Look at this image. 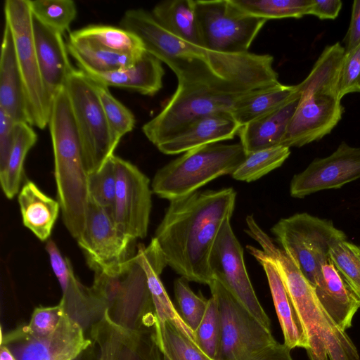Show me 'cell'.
<instances>
[{
	"label": "cell",
	"instance_id": "2e32d148",
	"mask_svg": "<svg viewBox=\"0 0 360 360\" xmlns=\"http://www.w3.org/2000/svg\"><path fill=\"white\" fill-rule=\"evenodd\" d=\"M112 158L116 173L114 224L134 240L145 238L152 208L150 180L131 162L115 155Z\"/></svg>",
	"mask_w": 360,
	"mask_h": 360
},
{
	"label": "cell",
	"instance_id": "ba28073f",
	"mask_svg": "<svg viewBox=\"0 0 360 360\" xmlns=\"http://www.w3.org/2000/svg\"><path fill=\"white\" fill-rule=\"evenodd\" d=\"M91 288L114 323L132 330L158 326L146 274L136 255L120 272L96 271Z\"/></svg>",
	"mask_w": 360,
	"mask_h": 360
},
{
	"label": "cell",
	"instance_id": "8d00e7d4",
	"mask_svg": "<svg viewBox=\"0 0 360 360\" xmlns=\"http://www.w3.org/2000/svg\"><path fill=\"white\" fill-rule=\"evenodd\" d=\"M32 15L49 28L63 34L77 15L72 0H29Z\"/></svg>",
	"mask_w": 360,
	"mask_h": 360
},
{
	"label": "cell",
	"instance_id": "f35d334b",
	"mask_svg": "<svg viewBox=\"0 0 360 360\" xmlns=\"http://www.w3.org/2000/svg\"><path fill=\"white\" fill-rule=\"evenodd\" d=\"M321 333L330 360H360L356 346L322 307Z\"/></svg>",
	"mask_w": 360,
	"mask_h": 360
},
{
	"label": "cell",
	"instance_id": "484cf974",
	"mask_svg": "<svg viewBox=\"0 0 360 360\" xmlns=\"http://www.w3.org/2000/svg\"><path fill=\"white\" fill-rule=\"evenodd\" d=\"M0 108L16 123L27 122L23 84L13 37L5 22L0 60Z\"/></svg>",
	"mask_w": 360,
	"mask_h": 360
},
{
	"label": "cell",
	"instance_id": "603a6c76",
	"mask_svg": "<svg viewBox=\"0 0 360 360\" xmlns=\"http://www.w3.org/2000/svg\"><path fill=\"white\" fill-rule=\"evenodd\" d=\"M246 249L265 271L284 343L291 349L295 347L308 349L309 345L305 329L276 265L263 250L251 245H247Z\"/></svg>",
	"mask_w": 360,
	"mask_h": 360
},
{
	"label": "cell",
	"instance_id": "74e56055",
	"mask_svg": "<svg viewBox=\"0 0 360 360\" xmlns=\"http://www.w3.org/2000/svg\"><path fill=\"white\" fill-rule=\"evenodd\" d=\"M93 81L102 104L113 141L117 146L121 139L133 130L135 125L134 116L127 108L112 95L108 86L94 79Z\"/></svg>",
	"mask_w": 360,
	"mask_h": 360
},
{
	"label": "cell",
	"instance_id": "83f0119b",
	"mask_svg": "<svg viewBox=\"0 0 360 360\" xmlns=\"http://www.w3.org/2000/svg\"><path fill=\"white\" fill-rule=\"evenodd\" d=\"M18 200L24 226L40 240H46L59 214L58 200L46 195L31 181L23 185Z\"/></svg>",
	"mask_w": 360,
	"mask_h": 360
},
{
	"label": "cell",
	"instance_id": "bcb514c9",
	"mask_svg": "<svg viewBox=\"0 0 360 360\" xmlns=\"http://www.w3.org/2000/svg\"><path fill=\"white\" fill-rule=\"evenodd\" d=\"M46 250L49 255L52 270L63 290L68 287L75 275L72 265L69 259L61 255L56 244L52 240H49L46 243Z\"/></svg>",
	"mask_w": 360,
	"mask_h": 360
},
{
	"label": "cell",
	"instance_id": "60d3db41",
	"mask_svg": "<svg viewBox=\"0 0 360 360\" xmlns=\"http://www.w3.org/2000/svg\"><path fill=\"white\" fill-rule=\"evenodd\" d=\"M329 255L332 262L360 301V245L344 240L335 244Z\"/></svg>",
	"mask_w": 360,
	"mask_h": 360
},
{
	"label": "cell",
	"instance_id": "ac0fdd59",
	"mask_svg": "<svg viewBox=\"0 0 360 360\" xmlns=\"http://www.w3.org/2000/svg\"><path fill=\"white\" fill-rule=\"evenodd\" d=\"M360 179V147L342 141L330 155L314 159L302 172L293 176L290 193L303 198L318 191L340 188Z\"/></svg>",
	"mask_w": 360,
	"mask_h": 360
},
{
	"label": "cell",
	"instance_id": "4fadbf2b",
	"mask_svg": "<svg viewBox=\"0 0 360 360\" xmlns=\"http://www.w3.org/2000/svg\"><path fill=\"white\" fill-rule=\"evenodd\" d=\"M202 47L216 53L249 52L267 20L241 13L231 0H195Z\"/></svg>",
	"mask_w": 360,
	"mask_h": 360
},
{
	"label": "cell",
	"instance_id": "7c38bea8",
	"mask_svg": "<svg viewBox=\"0 0 360 360\" xmlns=\"http://www.w3.org/2000/svg\"><path fill=\"white\" fill-rule=\"evenodd\" d=\"M4 13L12 32L23 84L27 123L43 129L49 125L51 106L41 76L29 0H6Z\"/></svg>",
	"mask_w": 360,
	"mask_h": 360
},
{
	"label": "cell",
	"instance_id": "ffe728a7",
	"mask_svg": "<svg viewBox=\"0 0 360 360\" xmlns=\"http://www.w3.org/2000/svg\"><path fill=\"white\" fill-rule=\"evenodd\" d=\"M35 49L47 100L52 105L58 93L65 87L73 68L63 34L41 23L32 15Z\"/></svg>",
	"mask_w": 360,
	"mask_h": 360
},
{
	"label": "cell",
	"instance_id": "8992f818",
	"mask_svg": "<svg viewBox=\"0 0 360 360\" xmlns=\"http://www.w3.org/2000/svg\"><path fill=\"white\" fill-rule=\"evenodd\" d=\"M221 323L219 360H293L290 349L255 319L221 283H209Z\"/></svg>",
	"mask_w": 360,
	"mask_h": 360
},
{
	"label": "cell",
	"instance_id": "7402d4cb",
	"mask_svg": "<svg viewBox=\"0 0 360 360\" xmlns=\"http://www.w3.org/2000/svg\"><path fill=\"white\" fill-rule=\"evenodd\" d=\"M312 285L319 302L334 322L345 330L349 329L360 301L330 258L321 266Z\"/></svg>",
	"mask_w": 360,
	"mask_h": 360
},
{
	"label": "cell",
	"instance_id": "4dcf8cb0",
	"mask_svg": "<svg viewBox=\"0 0 360 360\" xmlns=\"http://www.w3.org/2000/svg\"><path fill=\"white\" fill-rule=\"evenodd\" d=\"M298 91V86L281 83L256 91L239 101L230 114L240 127L279 108Z\"/></svg>",
	"mask_w": 360,
	"mask_h": 360
},
{
	"label": "cell",
	"instance_id": "d6a6232c",
	"mask_svg": "<svg viewBox=\"0 0 360 360\" xmlns=\"http://www.w3.org/2000/svg\"><path fill=\"white\" fill-rule=\"evenodd\" d=\"M67 49L78 63L79 69L86 73L123 69L132 65L139 58L79 41L68 40Z\"/></svg>",
	"mask_w": 360,
	"mask_h": 360
},
{
	"label": "cell",
	"instance_id": "7bdbcfd3",
	"mask_svg": "<svg viewBox=\"0 0 360 360\" xmlns=\"http://www.w3.org/2000/svg\"><path fill=\"white\" fill-rule=\"evenodd\" d=\"M188 281L180 277L174 283V290L179 314L186 324L195 333L206 311L208 300L201 293L195 294L188 284Z\"/></svg>",
	"mask_w": 360,
	"mask_h": 360
},
{
	"label": "cell",
	"instance_id": "f907efd6",
	"mask_svg": "<svg viewBox=\"0 0 360 360\" xmlns=\"http://www.w3.org/2000/svg\"><path fill=\"white\" fill-rule=\"evenodd\" d=\"M0 360H16L10 350L4 345H1Z\"/></svg>",
	"mask_w": 360,
	"mask_h": 360
},
{
	"label": "cell",
	"instance_id": "9a60e30c",
	"mask_svg": "<svg viewBox=\"0 0 360 360\" xmlns=\"http://www.w3.org/2000/svg\"><path fill=\"white\" fill-rule=\"evenodd\" d=\"M226 220L214 243L210 267L216 278L242 305L265 327L271 329V321L263 309L248 276L243 249Z\"/></svg>",
	"mask_w": 360,
	"mask_h": 360
},
{
	"label": "cell",
	"instance_id": "d6986e66",
	"mask_svg": "<svg viewBox=\"0 0 360 360\" xmlns=\"http://www.w3.org/2000/svg\"><path fill=\"white\" fill-rule=\"evenodd\" d=\"M158 326L132 330L112 322L105 314L89 329L98 346V360H162Z\"/></svg>",
	"mask_w": 360,
	"mask_h": 360
},
{
	"label": "cell",
	"instance_id": "52a82bcc",
	"mask_svg": "<svg viewBox=\"0 0 360 360\" xmlns=\"http://www.w3.org/2000/svg\"><path fill=\"white\" fill-rule=\"evenodd\" d=\"M246 157L240 143H216L192 149L156 172L152 191L169 201L186 195L216 178L232 174Z\"/></svg>",
	"mask_w": 360,
	"mask_h": 360
},
{
	"label": "cell",
	"instance_id": "ee69618b",
	"mask_svg": "<svg viewBox=\"0 0 360 360\" xmlns=\"http://www.w3.org/2000/svg\"><path fill=\"white\" fill-rule=\"evenodd\" d=\"M66 313L61 302L49 307H37L32 315L30 323L21 328L29 335L40 338L52 334Z\"/></svg>",
	"mask_w": 360,
	"mask_h": 360
},
{
	"label": "cell",
	"instance_id": "7dc6e473",
	"mask_svg": "<svg viewBox=\"0 0 360 360\" xmlns=\"http://www.w3.org/2000/svg\"><path fill=\"white\" fill-rule=\"evenodd\" d=\"M15 121L0 108V173L6 167L13 145L15 129Z\"/></svg>",
	"mask_w": 360,
	"mask_h": 360
},
{
	"label": "cell",
	"instance_id": "f1b7e54d",
	"mask_svg": "<svg viewBox=\"0 0 360 360\" xmlns=\"http://www.w3.org/2000/svg\"><path fill=\"white\" fill-rule=\"evenodd\" d=\"M150 13L167 31L186 42L202 47L195 0L162 1Z\"/></svg>",
	"mask_w": 360,
	"mask_h": 360
},
{
	"label": "cell",
	"instance_id": "277c9868",
	"mask_svg": "<svg viewBox=\"0 0 360 360\" xmlns=\"http://www.w3.org/2000/svg\"><path fill=\"white\" fill-rule=\"evenodd\" d=\"M345 54L340 42L326 46L309 75L297 84L298 104L281 146L302 147L317 141L339 123L344 112L339 81Z\"/></svg>",
	"mask_w": 360,
	"mask_h": 360
},
{
	"label": "cell",
	"instance_id": "44dd1931",
	"mask_svg": "<svg viewBox=\"0 0 360 360\" xmlns=\"http://www.w3.org/2000/svg\"><path fill=\"white\" fill-rule=\"evenodd\" d=\"M240 128V124L229 112L213 114L192 121L156 146L164 154L176 155L207 144L232 139Z\"/></svg>",
	"mask_w": 360,
	"mask_h": 360
},
{
	"label": "cell",
	"instance_id": "ab89813d",
	"mask_svg": "<svg viewBox=\"0 0 360 360\" xmlns=\"http://www.w3.org/2000/svg\"><path fill=\"white\" fill-rule=\"evenodd\" d=\"M195 335L198 346L212 359L219 360L221 323L218 304L212 295L208 299L206 311Z\"/></svg>",
	"mask_w": 360,
	"mask_h": 360
},
{
	"label": "cell",
	"instance_id": "836d02e7",
	"mask_svg": "<svg viewBox=\"0 0 360 360\" xmlns=\"http://www.w3.org/2000/svg\"><path fill=\"white\" fill-rule=\"evenodd\" d=\"M157 333L164 360H214L169 320L158 321Z\"/></svg>",
	"mask_w": 360,
	"mask_h": 360
},
{
	"label": "cell",
	"instance_id": "9c48e42d",
	"mask_svg": "<svg viewBox=\"0 0 360 360\" xmlns=\"http://www.w3.org/2000/svg\"><path fill=\"white\" fill-rule=\"evenodd\" d=\"M245 221L248 229L245 232L260 245L264 252L272 260L288 289L308 338L309 347L307 352L309 359L328 360L321 333L322 307L313 285L290 256L260 228L252 215L248 216Z\"/></svg>",
	"mask_w": 360,
	"mask_h": 360
},
{
	"label": "cell",
	"instance_id": "1f68e13d",
	"mask_svg": "<svg viewBox=\"0 0 360 360\" xmlns=\"http://www.w3.org/2000/svg\"><path fill=\"white\" fill-rule=\"evenodd\" d=\"M37 134L27 122L15 124L13 145L6 169L0 173V181L4 195L13 198L21 184L24 162L29 150L35 145Z\"/></svg>",
	"mask_w": 360,
	"mask_h": 360
},
{
	"label": "cell",
	"instance_id": "7a4b0ae2",
	"mask_svg": "<svg viewBox=\"0 0 360 360\" xmlns=\"http://www.w3.org/2000/svg\"><path fill=\"white\" fill-rule=\"evenodd\" d=\"M120 27L136 34L147 52L165 63L174 72L178 86L204 83L235 75L261 66L269 54L247 52L226 54L208 51L176 37L142 8L127 11Z\"/></svg>",
	"mask_w": 360,
	"mask_h": 360
},
{
	"label": "cell",
	"instance_id": "e0dca14e",
	"mask_svg": "<svg viewBox=\"0 0 360 360\" xmlns=\"http://www.w3.org/2000/svg\"><path fill=\"white\" fill-rule=\"evenodd\" d=\"M91 343L82 326L65 313L56 330L49 336L35 338L19 327L2 335L1 345L16 360H73Z\"/></svg>",
	"mask_w": 360,
	"mask_h": 360
},
{
	"label": "cell",
	"instance_id": "d4e9b609",
	"mask_svg": "<svg viewBox=\"0 0 360 360\" xmlns=\"http://www.w3.org/2000/svg\"><path fill=\"white\" fill-rule=\"evenodd\" d=\"M86 74L107 86L124 88L143 95L153 96L162 87L165 70L162 62L146 51L129 67L106 72Z\"/></svg>",
	"mask_w": 360,
	"mask_h": 360
},
{
	"label": "cell",
	"instance_id": "681fc988",
	"mask_svg": "<svg viewBox=\"0 0 360 360\" xmlns=\"http://www.w3.org/2000/svg\"><path fill=\"white\" fill-rule=\"evenodd\" d=\"M340 0H311L309 15H315L320 20L335 19L342 8Z\"/></svg>",
	"mask_w": 360,
	"mask_h": 360
},
{
	"label": "cell",
	"instance_id": "5bb4252c",
	"mask_svg": "<svg viewBox=\"0 0 360 360\" xmlns=\"http://www.w3.org/2000/svg\"><path fill=\"white\" fill-rule=\"evenodd\" d=\"M77 240L94 272H120L133 257L130 246L135 240L121 232L111 216L91 200L84 229Z\"/></svg>",
	"mask_w": 360,
	"mask_h": 360
},
{
	"label": "cell",
	"instance_id": "b9f144b4",
	"mask_svg": "<svg viewBox=\"0 0 360 360\" xmlns=\"http://www.w3.org/2000/svg\"><path fill=\"white\" fill-rule=\"evenodd\" d=\"M113 155L98 172L89 174L88 176L89 200L103 208L111 217L116 195V173Z\"/></svg>",
	"mask_w": 360,
	"mask_h": 360
},
{
	"label": "cell",
	"instance_id": "f546056e",
	"mask_svg": "<svg viewBox=\"0 0 360 360\" xmlns=\"http://www.w3.org/2000/svg\"><path fill=\"white\" fill-rule=\"evenodd\" d=\"M68 40L84 41L110 51L139 58L146 51L141 40L122 27L94 25L70 33Z\"/></svg>",
	"mask_w": 360,
	"mask_h": 360
},
{
	"label": "cell",
	"instance_id": "6da1fadb",
	"mask_svg": "<svg viewBox=\"0 0 360 360\" xmlns=\"http://www.w3.org/2000/svg\"><path fill=\"white\" fill-rule=\"evenodd\" d=\"M236 192L232 188L195 191L169 201L155 238L167 264L188 281L209 285L210 257L217 235L231 219Z\"/></svg>",
	"mask_w": 360,
	"mask_h": 360
},
{
	"label": "cell",
	"instance_id": "f6af8a7d",
	"mask_svg": "<svg viewBox=\"0 0 360 360\" xmlns=\"http://www.w3.org/2000/svg\"><path fill=\"white\" fill-rule=\"evenodd\" d=\"M356 92H360V44L345 53L339 81L341 99L348 94Z\"/></svg>",
	"mask_w": 360,
	"mask_h": 360
},
{
	"label": "cell",
	"instance_id": "4316f807",
	"mask_svg": "<svg viewBox=\"0 0 360 360\" xmlns=\"http://www.w3.org/2000/svg\"><path fill=\"white\" fill-rule=\"evenodd\" d=\"M299 98L298 87L297 94L283 105L240 127L238 134L247 155L257 150L281 146Z\"/></svg>",
	"mask_w": 360,
	"mask_h": 360
},
{
	"label": "cell",
	"instance_id": "d590c367",
	"mask_svg": "<svg viewBox=\"0 0 360 360\" xmlns=\"http://www.w3.org/2000/svg\"><path fill=\"white\" fill-rule=\"evenodd\" d=\"M290 154V148L283 146L253 152L247 155L231 176L238 181H255L281 166Z\"/></svg>",
	"mask_w": 360,
	"mask_h": 360
},
{
	"label": "cell",
	"instance_id": "8fae6325",
	"mask_svg": "<svg viewBox=\"0 0 360 360\" xmlns=\"http://www.w3.org/2000/svg\"><path fill=\"white\" fill-rule=\"evenodd\" d=\"M271 231L311 285L321 266L330 258V249L347 239L332 221L307 212L281 219Z\"/></svg>",
	"mask_w": 360,
	"mask_h": 360
},
{
	"label": "cell",
	"instance_id": "c3c4849f",
	"mask_svg": "<svg viewBox=\"0 0 360 360\" xmlns=\"http://www.w3.org/2000/svg\"><path fill=\"white\" fill-rule=\"evenodd\" d=\"M345 53H348L360 44V0H354L348 30L344 39Z\"/></svg>",
	"mask_w": 360,
	"mask_h": 360
},
{
	"label": "cell",
	"instance_id": "3957f363",
	"mask_svg": "<svg viewBox=\"0 0 360 360\" xmlns=\"http://www.w3.org/2000/svg\"><path fill=\"white\" fill-rule=\"evenodd\" d=\"M281 82L273 62L204 83L177 86L162 110L142 127L155 146L169 139L192 121L229 112L243 98Z\"/></svg>",
	"mask_w": 360,
	"mask_h": 360
},
{
	"label": "cell",
	"instance_id": "e575fe53",
	"mask_svg": "<svg viewBox=\"0 0 360 360\" xmlns=\"http://www.w3.org/2000/svg\"><path fill=\"white\" fill-rule=\"evenodd\" d=\"M243 13L270 19L300 18L309 15L311 0H231Z\"/></svg>",
	"mask_w": 360,
	"mask_h": 360
},
{
	"label": "cell",
	"instance_id": "30bf717a",
	"mask_svg": "<svg viewBox=\"0 0 360 360\" xmlns=\"http://www.w3.org/2000/svg\"><path fill=\"white\" fill-rule=\"evenodd\" d=\"M80 137L88 174L98 172L114 155L112 139L93 79L82 70L71 72L65 84Z\"/></svg>",
	"mask_w": 360,
	"mask_h": 360
},
{
	"label": "cell",
	"instance_id": "5b68a950",
	"mask_svg": "<svg viewBox=\"0 0 360 360\" xmlns=\"http://www.w3.org/2000/svg\"><path fill=\"white\" fill-rule=\"evenodd\" d=\"M49 126L58 200L64 224L76 240L84 229L89 202V174L69 97L63 88L51 105Z\"/></svg>",
	"mask_w": 360,
	"mask_h": 360
},
{
	"label": "cell",
	"instance_id": "cb8c5ba5",
	"mask_svg": "<svg viewBox=\"0 0 360 360\" xmlns=\"http://www.w3.org/2000/svg\"><path fill=\"white\" fill-rule=\"evenodd\" d=\"M135 255L146 274L158 321H172L196 342L195 333L186 324L174 307L160 278L162 270L167 264L156 239L153 238L146 247L139 244Z\"/></svg>",
	"mask_w": 360,
	"mask_h": 360
}]
</instances>
